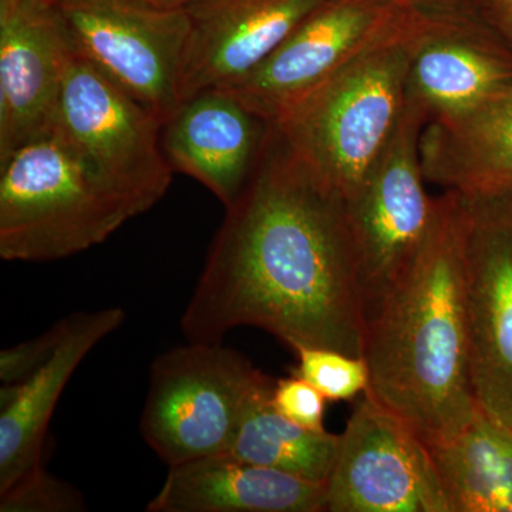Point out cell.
I'll list each match as a JSON object with an SVG mask.
<instances>
[{"instance_id":"cell-1","label":"cell","mask_w":512,"mask_h":512,"mask_svg":"<svg viewBox=\"0 0 512 512\" xmlns=\"http://www.w3.org/2000/svg\"><path fill=\"white\" fill-rule=\"evenodd\" d=\"M181 318L188 342L222 343L251 326L292 350L363 357L366 306L348 204L272 126L237 200L225 208Z\"/></svg>"},{"instance_id":"cell-27","label":"cell","mask_w":512,"mask_h":512,"mask_svg":"<svg viewBox=\"0 0 512 512\" xmlns=\"http://www.w3.org/2000/svg\"><path fill=\"white\" fill-rule=\"evenodd\" d=\"M397 2L404 3V5H427V0H397Z\"/></svg>"},{"instance_id":"cell-20","label":"cell","mask_w":512,"mask_h":512,"mask_svg":"<svg viewBox=\"0 0 512 512\" xmlns=\"http://www.w3.org/2000/svg\"><path fill=\"white\" fill-rule=\"evenodd\" d=\"M339 443L340 436L336 434L306 429L286 419L276 412L269 396L252 407L228 453L258 466L325 485L335 466Z\"/></svg>"},{"instance_id":"cell-9","label":"cell","mask_w":512,"mask_h":512,"mask_svg":"<svg viewBox=\"0 0 512 512\" xmlns=\"http://www.w3.org/2000/svg\"><path fill=\"white\" fill-rule=\"evenodd\" d=\"M423 121L404 107L379 163L348 204L367 315L410 264L436 220L420 160Z\"/></svg>"},{"instance_id":"cell-14","label":"cell","mask_w":512,"mask_h":512,"mask_svg":"<svg viewBox=\"0 0 512 512\" xmlns=\"http://www.w3.org/2000/svg\"><path fill=\"white\" fill-rule=\"evenodd\" d=\"M328 0H192L177 93L180 103L244 79Z\"/></svg>"},{"instance_id":"cell-28","label":"cell","mask_w":512,"mask_h":512,"mask_svg":"<svg viewBox=\"0 0 512 512\" xmlns=\"http://www.w3.org/2000/svg\"><path fill=\"white\" fill-rule=\"evenodd\" d=\"M37 2L47 3V5H57V0H37Z\"/></svg>"},{"instance_id":"cell-8","label":"cell","mask_w":512,"mask_h":512,"mask_svg":"<svg viewBox=\"0 0 512 512\" xmlns=\"http://www.w3.org/2000/svg\"><path fill=\"white\" fill-rule=\"evenodd\" d=\"M74 47L165 123L180 106L177 83L190 18L141 0H57Z\"/></svg>"},{"instance_id":"cell-21","label":"cell","mask_w":512,"mask_h":512,"mask_svg":"<svg viewBox=\"0 0 512 512\" xmlns=\"http://www.w3.org/2000/svg\"><path fill=\"white\" fill-rule=\"evenodd\" d=\"M293 352L298 356V366L293 369V375L311 383L329 402L352 400L369 389V367L363 357L308 346Z\"/></svg>"},{"instance_id":"cell-7","label":"cell","mask_w":512,"mask_h":512,"mask_svg":"<svg viewBox=\"0 0 512 512\" xmlns=\"http://www.w3.org/2000/svg\"><path fill=\"white\" fill-rule=\"evenodd\" d=\"M478 409L512 429V188L456 192Z\"/></svg>"},{"instance_id":"cell-23","label":"cell","mask_w":512,"mask_h":512,"mask_svg":"<svg viewBox=\"0 0 512 512\" xmlns=\"http://www.w3.org/2000/svg\"><path fill=\"white\" fill-rule=\"evenodd\" d=\"M72 326V315L55 323L37 338L25 340L0 352V382L16 384L28 379L45 365L66 338Z\"/></svg>"},{"instance_id":"cell-6","label":"cell","mask_w":512,"mask_h":512,"mask_svg":"<svg viewBox=\"0 0 512 512\" xmlns=\"http://www.w3.org/2000/svg\"><path fill=\"white\" fill-rule=\"evenodd\" d=\"M163 126L73 45L53 131L140 215L163 200L173 181Z\"/></svg>"},{"instance_id":"cell-16","label":"cell","mask_w":512,"mask_h":512,"mask_svg":"<svg viewBox=\"0 0 512 512\" xmlns=\"http://www.w3.org/2000/svg\"><path fill=\"white\" fill-rule=\"evenodd\" d=\"M119 306L72 315L66 338L49 360L28 379L0 389V493L43 466L50 420L80 363L123 325Z\"/></svg>"},{"instance_id":"cell-5","label":"cell","mask_w":512,"mask_h":512,"mask_svg":"<svg viewBox=\"0 0 512 512\" xmlns=\"http://www.w3.org/2000/svg\"><path fill=\"white\" fill-rule=\"evenodd\" d=\"M274 384L222 343L167 350L151 366L141 436L168 467L228 453L242 421Z\"/></svg>"},{"instance_id":"cell-12","label":"cell","mask_w":512,"mask_h":512,"mask_svg":"<svg viewBox=\"0 0 512 512\" xmlns=\"http://www.w3.org/2000/svg\"><path fill=\"white\" fill-rule=\"evenodd\" d=\"M72 50L56 5L0 0V163L52 133Z\"/></svg>"},{"instance_id":"cell-26","label":"cell","mask_w":512,"mask_h":512,"mask_svg":"<svg viewBox=\"0 0 512 512\" xmlns=\"http://www.w3.org/2000/svg\"><path fill=\"white\" fill-rule=\"evenodd\" d=\"M141 2L161 9H180L187 6L192 0H141Z\"/></svg>"},{"instance_id":"cell-19","label":"cell","mask_w":512,"mask_h":512,"mask_svg":"<svg viewBox=\"0 0 512 512\" xmlns=\"http://www.w3.org/2000/svg\"><path fill=\"white\" fill-rule=\"evenodd\" d=\"M450 512H512V429L478 409L450 439L429 444Z\"/></svg>"},{"instance_id":"cell-11","label":"cell","mask_w":512,"mask_h":512,"mask_svg":"<svg viewBox=\"0 0 512 512\" xmlns=\"http://www.w3.org/2000/svg\"><path fill=\"white\" fill-rule=\"evenodd\" d=\"M420 6L397 0H328L264 63L221 89L272 124L293 101L399 32Z\"/></svg>"},{"instance_id":"cell-17","label":"cell","mask_w":512,"mask_h":512,"mask_svg":"<svg viewBox=\"0 0 512 512\" xmlns=\"http://www.w3.org/2000/svg\"><path fill=\"white\" fill-rule=\"evenodd\" d=\"M148 512H322L325 485L229 453L171 466Z\"/></svg>"},{"instance_id":"cell-24","label":"cell","mask_w":512,"mask_h":512,"mask_svg":"<svg viewBox=\"0 0 512 512\" xmlns=\"http://www.w3.org/2000/svg\"><path fill=\"white\" fill-rule=\"evenodd\" d=\"M326 402L323 394L302 377L293 375L276 380L271 403L276 412L299 426L311 430H325Z\"/></svg>"},{"instance_id":"cell-10","label":"cell","mask_w":512,"mask_h":512,"mask_svg":"<svg viewBox=\"0 0 512 512\" xmlns=\"http://www.w3.org/2000/svg\"><path fill=\"white\" fill-rule=\"evenodd\" d=\"M325 501L330 512H450L426 441L369 393L340 434Z\"/></svg>"},{"instance_id":"cell-18","label":"cell","mask_w":512,"mask_h":512,"mask_svg":"<svg viewBox=\"0 0 512 512\" xmlns=\"http://www.w3.org/2000/svg\"><path fill=\"white\" fill-rule=\"evenodd\" d=\"M424 178L444 191L512 188V86L467 113L423 128Z\"/></svg>"},{"instance_id":"cell-2","label":"cell","mask_w":512,"mask_h":512,"mask_svg":"<svg viewBox=\"0 0 512 512\" xmlns=\"http://www.w3.org/2000/svg\"><path fill=\"white\" fill-rule=\"evenodd\" d=\"M366 393L429 444L450 439L478 412L456 194L439 197L436 220L410 264L367 315Z\"/></svg>"},{"instance_id":"cell-22","label":"cell","mask_w":512,"mask_h":512,"mask_svg":"<svg viewBox=\"0 0 512 512\" xmlns=\"http://www.w3.org/2000/svg\"><path fill=\"white\" fill-rule=\"evenodd\" d=\"M82 493L40 466L0 493V512H82Z\"/></svg>"},{"instance_id":"cell-25","label":"cell","mask_w":512,"mask_h":512,"mask_svg":"<svg viewBox=\"0 0 512 512\" xmlns=\"http://www.w3.org/2000/svg\"><path fill=\"white\" fill-rule=\"evenodd\" d=\"M488 25L497 33L512 56V0H483Z\"/></svg>"},{"instance_id":"cell-3","label":"cell","mask_w":512,"mask_h":512,"mask_svg":"<svg viewBox=\"0 0 512 512\" xmlns=\"http://www.w3.org/2000/svg\"><path fill=\"white\" fill-rule=\"evenodd\" d=\"M429 12L420 6L399 32L293 101L272 123L302 164L346 202L396 133L410 57Z\"/></svg>"},{"instance_id":"cell-15","label":"cell","mask_w":512,"mask_h":512,"mask_svg":"<svg viewBox=\"0 0 512 512\" xmlns=\"http://www.w3.org/2000/svg\"><path fill=\"white\" fill-rule=\"evenodd\" d=\"M272 124L224 89L184 100L165 121L161 144L174 173L208 188L229 207L262 156Z\"/></svg>"},{"instance_id":"cell-13","label":"cell","mask_w":512,"mask_h":512,"mask_svg":"<svg viewBox=\"0 0 512 512\" xmlns=\"http://www.w3.org/2000/svg\"><path fill=\"white\" fill-rule=\"evenodd\" d=\"M512 86V56L490 25L430 8L414 43L404 107L424 127L467 113Z\"/></svg>"},{"instance_id":"cell-4","label":"cell","mask_w":512,"mask_h":512,"mask_svg":"<svg viewBox=\"0 0 512 512\" xmlns=\"http://www.w3.org/2000/svg\"><path fill=\"white\" fill-rule=\"evenodd\" d=\"M138 211L52 131L0 163V258L53 262L103 244Z\"/></svg>"}]
</instances>
